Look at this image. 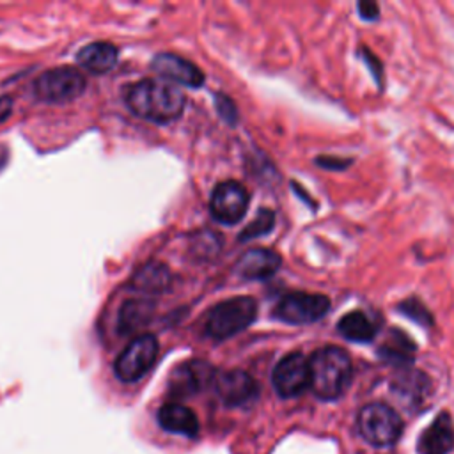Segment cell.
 <instances>
[{
    "label": "cell",
    "mask_w": 454,
    "mask_h": 454,
    "mask_svg": "<svg viewBox=\"0 0 454 454\" xmlns=\"http://www.w3.org/2000/svg\"><path fill=\"white\" fill-rule=\"evenodd\" d=\"M330 310V300L319 293L293 291L280 298L273 314L289 325H310L319 321Z\"/></svg>",
    "instance_id": "obj_5"
},
{
    "label": "cell",
    "mask_w": 454,
    "mask_h": 454,
    "mask_svg": "<svg viewBox=\"0 0 454 454\" xmlns=\"http://www.w3.org/2000/svg\"><path fill=\"white\" fill-rule=\"evenodd\" d=\"M358 14L362 20H369V21H374L380 18V5L372 0H362L358 2Z\"/></svg>",
    "instance_id": "obj_25"
},
{
    "label": "cell",
    "mask_w": 454,
    "mask_h": 454,
    "mask_svg": "<svg viewBox=\"0 0 454 454\" xmlns=\"http://www.w3.org/2000/svg\"><path fill=\"white\" fill-rule=\"evenodd\" d=\"M390 388H392L394 394H397L406 403L419 404L429 394L431 381L424 372H420L417 369L404 367L394 376V380L390 383Z\"/></svg>",
    "instance_id": "obj_16"
},
{
    "label": "cell",
    "mask_w": 454,
    "mask_h": 454,
    "mask_svg": "<svg viewBox=\"0 0 454 454\" xmlns=\"http://www.w3.org/2000/svg\"><path fill=\"white\" fill-rule=\"evenodd\" d=\"M339 333L353 342H369L376 337L378 326L364 310H351L337 323Z\"/></svg>",
    "instance_id": "obj_19"
},
{
    "label": "cell",
    "mask_w": 454,
    "mask_h": 454,
    "mask_svg": "<svg viewBox=\"0 0 454 454\" xmlns=\"http://www.w3.org/2000/svg\"><path fill=\"white\" fill-rule=\"evenodd\" d=\"M117 55L119 51L112 43L98 41L80 48V51L76 53V60L87 71L103 74V73H108L117 64Z\"/></svg>",
    "instance_id": "obj_17"
},
{
    "label": "cell",
    "mask_w": 454,
    "mask_h": 454,
    "mask_svg": "<svg viewBox=\"0 0 454 454\" xmlns=\"http://www.w3.org/2000/svg\"><path fill=\"white\" fill-rule=\"evenodd\" d=\"M248 207V193L243 188V184L236 181H223L220 183L209 200L211 215L216 222L225 225L238 223Z\"/></svg>",
    "instance_id": "obj_9"
},
{
    "label": "cell",
    "mask_w": 454,
    "mask_h": 454,
    "mask_svg": "<svg viewBox=\"0 0 454 454\" xmlns=\"http://www.w3.org/2000/svg\"><path fill=\"white\" fill-rule=\"evenodd\" d=\"M153 71L186 87H200L204 82L202 71L190 60L174 53H158L151 62Z\"/></svg>",
    "instance_id": "obj_12"
},
{
    "label": "cell",
    "mask_w": 454,
    "mask_h": 454,
    "mask_svg": "<svg viewBox=\"0 0 454 454\" xmlns=\"http://www.w3.org/2000/svg\"><path fill=\"white\" fill-rule=\"evenodd\" d=\"M215 388L218 397L227 406H241L254 401L259 394L257 381L245 371L234 369L222 372L215 378Z\"/></svg>",
    "instance_id": "obj_11"
},
{
    "label": "cell",
    "mask_w": 454,
    "mask_h": 454,
    "mask_svg": "<svg viewBox=\"0 0 454 454\" xmlns=\"http://www.w3.org/2000/svg\"><path fill=\"white\" fill-rule=\"evenodd\" d=\"M273 225H275V213L271 209H259L255 218L239 234V239L247 241V239H254V238L264 236V234H268L273 229Z\"/></svg>",
    "instance_id": "obj_23"
},
{
    "label": "cell",
    "mask_w": 454,
    "mask_h": 454,
    "mask_svg": "<svg viewBox=\"0 0 454 454\" xmlns=\"http://www.w3.org/2000/svg\"><path fill=\"white\" fill-rule=\"evenodd\" d=\"M158 358V340L151 333L135 337L117 356L114 364L115 376L124 383L140 380Z\"/></svg>",
    "instance_id": "obj_6"
},
{
    "label": "cell",
    "mask_w": 454,
    "mask_h": 454,
    "mask_svg": "<svg viewBox=\"0 0 454 454\" xmlns=\"http://www.w3.org/2000/svg\"><path fill=\"white\" fill-rule=\"evenodd\" d=\"M310 388L323 401L340 397L353 380V364L339 346H323L309 358Z\"/></svg>",
    "instance_id": "obj_2"
},
{
    "label": "cell",
    "mask_w": 454,
    "mask_h": 454,
    "mask_svg": "<svg viewBox=\"0 0 454 454\" xmlns=\"http://www.w3.org/2000/svg\"><path fill=\"white\" fill-rule=\"evenodd\" d=\"M362 53H364V60L367 62V66L371 67V71H372V74H374V80L378 82V83H381V74H383V66H381V62L376 59V55L371 51V50H367V48H362Z\"/></svg>",
    "instance_id": "obj_27"
},
{
    "label": "cell",
    "mask_w": 454,
    "mask_h": 454,
    "mask_svg": "<svg viewBox=\"0 0 454 454\" xmlns=\"http://www.w3.org/2000/svg\"><path fill=\"white\" fill-rule=\"evenodd\" d=\"M454 449V426L447 411H442L420 433L417 440L419 454H449Z\"/></svg>",
    "instance_id": "obj_13"
},
{
    "label": "cell",
    "mask_w": 454,
    "mask_h": 454,
    "mask_svg": "<svg viewBox=\"0 0 454 454\" xmlns=\"http://www.w3.org/2000/svg\"><path fill=\"white\" fill-rule=\"evenodd\" d=\"M397 310L424 328H429L433 325V316L429 309L417 296H408L406 300L397 303Z\"/></svg>",
    "instance_id": "obj_22"
},
{
    "label": "cell",
    "mask_w": 454,
    "mask_h": 454,
    "mask_svg": "<svg viewBox=\"0 0 454 454\" xmlns=\"http://www.w3.org/2000/svg\"><path fill=\"white\" fill-rule=\"evenodd\" d=\"M153 312V303H149L147 300H129L122 305L121 312H119V328L121 332L128 333L133 332L137 328H140L142 325H145L151 317Z\"/></svg>",
    "instance_id": "obj_21"
},
{
    "label": "cell",
    "mask_w": 454,
    "mask_h": 454,
    "mask_svg": "<svg viewBox=\"0 0 454 454\" xmlns=\"http://www.w3.org/2000/svg\"><path fill=\"white\" fill-rule=\"evenodd\" d=\"M216 106H218V112L222 114V117H225L229 122L236 121V106L229 98L216 96Z\"/></svg>",
    "instance_id": "obj_26"
},
{
    "label": "cell",
    "mask_w": 454,
    "mask_h": 454,
    "mask_svg": "<svg viewBox=\"0 0 454 454\" xmlns=\"http://www.w3.org/2000/svg\"><path fill=\"white\" fill-rule=\"evenodd\" d=\"M356 429L367 443L387 447L395 443L401 436L403 420L392 406L385 403H369L362 406L356 415Z\"/></svg>",
    "instance_id": "obj_4"
},
{
    "label": "cell",
    "mask_w": 454,
    "mask_h": 454,
    "mask_svg": "<svg viewBox=\"0 0 454 454\" xmlns=\"http://www.w3.org/2000/svg\"><path fill=\"white\" fill-rule=\"evenodd\" d=\"M85 90V76L74 67H55L37 76L34 92L41 101L64 103L76 99Z\"/></svg>",
    "instance_id": "obj_7"
},
{
    "label": "cell",
    "mask_w": 454,
    "mask_h": 454,
    "mask_svg": "<svg viewBox=\"0 0 454 454\" xmlns=\"http://www.w3.org/2000/svg\"><path fill=\"white\" fill-rule=\"evenodd\" d=\"M158 422L160 426L176 434L183 436H195L199 433V420L192 408L179 404V403H167L158 410Z\"/></svg>",
    "instance_id": "obj_15"
},
{
    "label": "cell",
    "mask_w": 454,
    "mask_h": 454,
    "mask_svg": "<svg viewBox=\"0 0 454 454\" xmlns=\"http://www.w3.org/2000/svg\"><path fill=\"white\" fill-rule=\"evenodd\" d=\"M415 349V342L404 332L390 330L385 342L380 346L378 355L385 362L397 365L399 369H404L413 362Z\"/></svg>",
    "instance_id": "obj_18"
},
{
    "label": "cell",
    "mask_w": 454,
    "mask_h": 454,
    "mask_svg": "<svg viewBox=\"0 0 454 454\" xmlns=\"http://www.w3.org/2000/svg\"><path fill=\"white\" fill-rule=\"evenodd\" d=\"M282 259L271 248H250L236 262V273L248 280H262L277 273Z\"/></svg>",
    "instance_id": "obj_14"
},
{
    "label": "cell",
    "mask_w": 454,
    "mask_h": 454,
    "mask_svg": "<svg viewBox=\"0 0 454 454\" xmlns=\"http://www.w3.org/2000/svg\"><path fill=\"white\" fill-rule=\"evenodd\" d=\"M316 163L326 170H344L353 163L351 158H340V156H319L316 158Z\"/></svg>",
    "instance_id": "obj_24"
},
{
    "label": "cell",
    "mask_w": 454,
    "mask_h": 454,
    "mask_svg": "<svg viewBox=\"0 0 454 454\" xmlns=\"http://www.w3.org/2000/svg\"><path fill=\"white\" fill-rule=\"evenodd\" d=\"M168 282H170L168 268L160 262H149L135 273L131 286L138 291L158 293V291H163L168 286Z\"/></svg>",
    "instance_id": "obj_20"
},
{
    "label": "cell",
    "mask_w": 454,
    "mask_h": 454,
    "mask_svg": "<svg viewBox=\"0 0 454 454\" xmlns=\"http://www.w3.org/2000/svg\"><path fill=\"white\" fill-rule=\"evenodd\" d=\"M128 108L151 122L176 121L184 108V94L161 80H142L126 90Z\"/></svg>",
    "instance_id": "obj_1"
},
{
    "label": "cell",
    "mask_w": 454,
    "mask_h": 454,
    "mask_svg": "<svg viewBox=\"0 0 454 454\" xmlns=\"http://www.w3.org/2000/svg\"><path fill=\"white\" fill-rule=\"evenodd\" d=\"M213 380H215V371L207 362L188 360L172 371L168 380V388L172 395L186 397L200 392Z\"/></svg>",
    "instance_id": "obj_10"
},
{
    "label": "cell",
    "mask_w": 454,
    "mask_h": 454,
    "mask_svg": "<svg viewBox=\"0 0 454 454\" xmlns=\"http://www.w3.org/2000/svg\"><path fill=\"white\" fill-rule=\"evenodd\" d=\"M12 110V99L9 96H2L0 98V122H4Z\"/></svg>",
    "instance_id": "obj_28"
},
{
    "label": "cell",
    "mask_w": 454,
    "mask_h": 454,
    "mask_svg": "<svg viewBox=\"0 0 454 454\" xmlns=\"http://www.w3.org/2000/svg\"><path fill=\"white\" fill-rule=\"evenodd\" d=\"M257 316V303L250 296L229 298L215 305L206 319V333L216 340H223L245 330Z\"/></svg>",
    "instance_id": "obj_3"
},
{
    "label": "cell",
    "mask_w": 454,
    "mask_h": 454,
    "mask_svg": "<svg viewBox=\"0 0 454 454\" xmlns=\"http://www.w3.org/2000/svg\"><path fill=\"white\" fill-rule=\"evenodd\" d=\"M271 383L280 397H296L303 394L310 387L309 358L300 351L286 355L275 365Z\"/></svg>",
    "instance_id": "obj_8"
}]
</instances>
